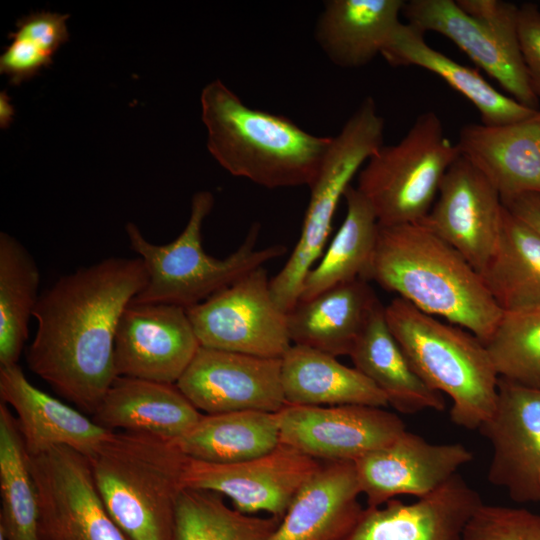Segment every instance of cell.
Segmentation results:
<instances>
[{"mask_svg":"<svg viewBox=\"0 0 540 540\" xmlns=\"http://www.w3.org/2000/svg\"><path fill=\"white\" fill-rule=\"evenodd\" d=\"M40 272L26 247L0 233V366L18 364L40 295Z\"/></svg>","mask_w":540,"mask_h":540,"instance_id":"cell-32","label":"cell"},{"mask_svg":"<svg viewBox=\"0 0 540 540\" xmlns=\"http://www.w3.org/2000/svg\"><path fill=\"white\" fill-rule=\"evenodd\" d=\"M186 310L203 347L281 359L292 345L263 266Z\"/></svg>","mask_w":540,"mask_h":540,"instance_id":"cell-10","label":"cell"},{"mask_svg":"<svg viewBox=\"0 0 540 540\" xmlns=\"http://www.w3.org/2000/svg\"><path fill=\"white\" fill-rule=\"evenodd\" d=\"M0 532L6 540H39L38 497L16 417L0 403Z\"/></svg>","mask_w":540,"mask_h":540,"instance_id":"cell-33","label":"cell"},{"mask_svg":"<svg viewBox=\"0 0 540 540\" xmlns=\"http://www.w3.org/2000/svg\"><path fill=\"white\" fill-rule=\"evenodd\" d=\"M478 430L492 450L488 481L514 501H540V388L499 377L495 409Z\"/></svg>","mask_w":540,"mask_h":540,"instance_id":"cell-17","label":"cell"},{"mask_svg":"<svg viewBox=\"0 0 540 540\" xmlns=\"http://www.w3.org/2000/svg\"><path fill=\"white\" fill-rule=\"evenodd\" d=\"M354 462L321 464L268 540H343L364 508Z\"/></svg>","mask_w":540,"mask_h":540,"instance_id":"cell-22","label":"cell"},{"mask_svg":"<svg viewBox=\"0 0 540 540\" xmlns=\"http://www.w3.org/2000/svg\"><path fill=\"white\" fill-rule=\"evenodd\" d=\"M200 100L207 148L227 172L268 189L311 187L332 137L246 105L219 79L204 87Z\"/></svg>","mask_w":540,"mask_h":540,"instance_id":"cell-3","label":"cell"},{"mask_svg":"<svg viewBox=\"0 0 540 540\" xmlns=\"http://www.w3.org/2000/svg\"><path fill=\"white\" fill-rule=\"evenodd\" d=\"M279 522L232 509L214 492L184 488L177 501L173 540H268Z\"/></svg>","mask_w":540,"mask_h":540,"instance_id":"cell-34","label":"cell"},{"mask_svg":"<svg viewBox=\"0 0 540 540\" xmlns=\"http://www.w3.org/2000/svg\"><path fill=\"white\" fill-rule=\"evenodd\" d=\"M503 210L496 188L460 154L419 223L455 248L481 274L498 242Z\"/></svg>","mask_w":540,"mask_h":540,"instance_id":"cell-14","label":"cell"},{"mask_svg":"<svg viewBox=\"0 0 540 540\" xmlns=\"http://www.w3.org/2000/svg\"><path fill=\"white\" fill-rule=\"evenodd\" d=\"M201 412L277 413L285 405L281 359L200 346L176 383Z\"/></svg>","mask_w":540,"mask_h":540,"instance_id":"cell-16","label":"cell"},{"mask_svg":"<svg viewBox=\"0 0 540 540\" xmlns=\"http://www.w3.org/2000/svg\"><path fill=\"white\" fill-rule=\"evenodd\" d=\"M424 35L417 27L400 22L381 55L393 67H420L443 79L472 103L485 125L513 123L537 111L499 92L478 69L462 65L429 46Z\"/></svg>","mask_w":540,"mask_h":540,"instance_id":"cell-25","label":"cell"},{"mask_svg":"<svg viewBox=\"0 0 540 540\" xmlns=\"http://www.w3.org/2000/svg\"><path fill=\"white\" fill-rule=\"evenodd\" d=\"M281 382L287 405L389 406L385 394L355 367L306 346L292 344L281 358Z\"/></svg>","mask_w":540,"mask_h":540,"instance_id":"cell-28","label":"cell"},{"mask_svg":"<svg viewBox=\"0 0 540 540\" xmlns=\"http://www.w3.org/2000/svg\"><path fill=\"white\" fill-rule=\"evenodd\" d=\"M200 346L186 308L131 302L115 335V372L117 376L176 384Z\"/></svg>","mask_w":540,"mask_h":540,"instance_id":"cell-15","label":"cell"},{"mask_svg":"<svg viewBox=\"0 0 540 540\" xmlns=\"http://www.w3.org/2000/svg\"><path fill=\"white\" fill-rule=\"evenodd\" d=\"M460 156L434 111L418 115L396 144L383 145L358 173L357 190L380 225L420 222L431 209L441 180Z\"/></svg>","mask_w":540,"mask_h":540,"instance_id":"cell-8","label":"cell"},{"mask_svg":"<svg viewBox=\"0 0 540 540\" xmlns=\"http://www.w3.org/2000/svg\"><path fill=\"white\" fill-rule=\"evenodd\" d=\"M35 482L39 540H128L95 486L88 457L57 446L29 456Z\"/></svg>","mask_w":540,"mask_h":540,"instance_id":"cell-11","label":"cell"},{"mask_svg":"<svg viewBox=\"0 0 540 540\" xmlns=\"http://www.w3.org/2000/svg\"><path fill=\"white\" fill-rule=\"evenodd\" d=\"M14 117V107L11 103V99L6 93L2 91L0 93V126L1 128H7Z\"/></svg>","mask_w":540,"mask_h":540,"instance_id":"cell-40","label":"cell"},{"mask_svg":"<svg viewBox=\"0 0 540 540\" xmlns=\"http://www.w3.org/2000/svg\"><path fill=\"white\" fill-rule=\"evenodd\" d=\"M368 280L418 310L466 329L484 344L503 314L480 273L419 222L379 224Z\"/></svg>","mask_w":540,"mask_h":540,"instance_id":"cell-2","label":"cell"},{"mask_svg":"<svg viewBox=\"0 0 540 540\" xmlns=\"http://www.w3.org/2000/svg\"><path fill=\"white\" fill-rule=\"evenodd\" d=\"M213 205L211 192L195 193L185 228L167 244L151 243L134 223L126 224L129 246L143 260L147 272V283L132 302L171 304L187 309L287 251L279 244L256 249L259 225L253 224L244 242L232 254L223 259L210 256L203 249L201 232Z\"/></svg>","mask_w":540,"mask_h":540,"instance_id":"cell-6","label":"cell"},{"mask_svg":"<svg viewBox=\"0 0 540 540\" xmlns=\"http://www.w3.org/2000/svg\"><path fill=\"white\" fill-rule=\"evenodd\" d=\"M456 145L492 183L502 201L540 193V109L504 125L465 124Z\"/></svg>","mask_w":540,"mask_h":540,"instance_id":"cell-21","label":"cell"},{"mask_svg":"<svg viewBox=\"0 0 540 540\" xmlns=\"http://www.w3.org/2000/svg\"><path fill=\"white\" fill-rule=\"evenodd\" d=\"M321 464L280 443L271 452L250 460L215 464L188 459L185 488L228 497L244 514L266 512L281 520L291 502Z\"/></svg>","mask_w":540,"mask_h":540,"instance_id":"cell-12","label":"cell"},{"mask_svg":"<svg viewBox=\"0 0 540 540\" xmlns=\"http://www.w3.org/2000/svg\"><path fill=\"white\" fill-rule=\"evenodd\" d=\"M0 540H6L5 536L3 533L0 532Z\"/></svg>","mask_w":540,"mask_h":540,"instance_id":"cell-41","label":"cell"},{"mask_svg":"<svg viewBox=\"0 0 540 540\" xmlns=\"http://www.w3.org/2000/svg\"><path fill=\"white\" fill-rule=\"evenodd\" d=\"M404 4V0H327L314 38L334 65L360 68L381 55L401 22Z\"/></svg>","mask_w":540,"mask_h":540,"instance_id":"cell-26","label":"cell"},{"mask_svg":"<svg viewBox=\"0 0 540 540\" xmlns=\"http://www.w3.org/2000/svg\"><path fill=\"white\" fill-rule=\"evenodd\" d=\"M515 217L540 234V193H525L502 201Z\"/></svg>","mask_w":540,"mask_h":540,"instance_id":"cell-39","label":"cell"},{"mask_svg":"<svg viewBox=\"0 0 540 540\" xmlns=\"http://www.w3.org/2000/svg\"><path fill=\"white\" fill-rule=\"evenodd\" d=\"M202 415L176 384L117 376L92 419L109 431L143 432L176 441Z\"/></svg>","mask_w":540,"mask_h":540,"instance_id":"cell-23","label":"cell"},{"mask_svg":"<svg viewBox=\"0 0 540 540\" xmlns=\"http://www.w3.org/2000/svg\"><path fill=\"white\" fill-rule=\"evenodd\" d=\"M385 317L420 378L450 398L452 422L478 430L493 413L498 395L499 375L486 345L400 297L385 306Z\"/></svg>","mask_w":540,"mask_h":540,"instance_id":"cell-5","label":"cell"},{"mask_svg":"<svg viewBox=\"0 0 540 540\" xmlns=\"http://www.w3.org/2000/svg\"><path fill=\"white\" fill-rule=\"evenodd\" d=\"M88 459L103 504L128 540H173L189 459L173 441L111 431Z\"/></svg>","mask_w":540,"mask_h":540,"instance_id":"cell-4","label":"cell"},{"mask_svg":"<svg viewBox=\"0 0 540 540\" xmlns=\"http://www.w3.org/2000/svg\"><path fill=\"white\" fill-rule=\"evenodd\" d=\"M385 120L366 97L332 137L310 199L299 239L282 269L270 279L277 305L288 313L298 302L307 273L322 255L339 201L367 160L384 145Z\"/></svg>","mask_w":540,"mask_h":540,"instance_id":"cell-7","label":"cell"},{"mask_svg":"<svg viewBox=\"0 0 540 540\" xmlns=\"http://www.w3.org/2000/svg\"><path fill=\"white\" fill-rule=\"evenodd\" d=\"M147 283L140 257H109L60 277L34 310L30 370L93 415L117 377L114 341L126 307Z\"/></svg>","mask_w":540,"mask_h":540,"instance_id":"cell-1","label":"cell"},{"mask_svg":"<svg viewBox=\"0 0 540 540\" xmlns=\"http://www.w3.org/2000/svg\"><path fill=\"white\" fill-rule=\"evenodd\" d=\"M518 34L529 84L540 101V9L536 4L519 6Z\"/></svg>","mask_w":540,"mask_h":540,"instance_id":"cell-38","label":"cell"},{"mask_svg":"<svg viewBox=\"0 0 540 540\" xmlns=\"http://www.w3.org/2000/svg\"><path fill=\"white\" fill-rule=\"evenodd\" d=\"M354 367L386 396L388 404L405 414L442 411L444 395L417 374L390 330L385 306L377 304L349 354Z\"/></svg>","mask_w":540,"mask_h":540,"instance_id":"cell-27","label":"cell"},{"mask_svg":"<svg viewBox=\"0 0 540 540\" xmlns=\"http://www.w3.org/2000/svg\"><path fill=\"white\" fill-rule=\"evenodd\" d=\"M69 14L40 11L23 16L0 56V73L19 85L51 66L58 49L69 40Z\"/></svg>","mask_w":540,"mask_h":540,"instance_id":"cell-35","label":"cell"},{"mask_svg":"<svg viewBox=\"0 0 540 540\" xmlns=\"http://www.w3.org/2000/svg\"><path fill=\"white\" fill-rule=\"evenodd\" d=\"M379 302L369 282L362 279L298 301L287 313L290 340L335 357L349 356Z\"/></svg>","mask_w":540,"mask_h":540,"instance_id":"cell-24","label":"cell"},{"mask_svg":"<svg viewBox=\"0 0 540 540\" xmlns=\"http://www.w3.org/2000/svg\"><path fill=\"white\" fill-rule=\"evenodd\" d=\"M463 540H540V515L482 503L469 519Z\"/></svg>","mask_w":540,"mask_h":540,"instance_id":"cell-37","label":"cell"},{"mask_svg":"<svg viewBox=\"0 0 540 540\" xmlns=\"http://www.w3.org/2000/svg\"><path fill=\"white\" fill-rule=\"evenodd\" d=\"M482 499L459 474L412 503L392 499L364 508L343 540H463Z\"/></svg>","mask_w":540,"mask_h":540,"instance_id":"cell-19","label":"cell"},{"mask_svg":"<svg viewBox=\"0 0 540 540\" xmlns=\"http://www.w3.org/2000/svg\"><path fill=\"white\" fill-rule=\"evenodd\" d=\"M0 397L14 409L31 457L57 446L89 457L111 432L34 386L18 364L0 366Z\"/></svg>","mask_w":540,"mask_h":540,"instance_id":"cell-20","label":"cell"},{"mask_svg":"<svg viewBox=\"0 0 540 540\" xmlns=\"http://www.w3.org/2000/svg\"><path fill=\"white\" fill-rule=\"evenodd\" d=\"M485 345L499 377L540 388V306L503 312Z\"/></svg>","mask_w":540,"mask_h":540,"instance_id":"cell-36","label":"cell"},{"mask_svg":"<svg viewBox=\"0 0 540 540\" xmlns=\"http://www.w3.org/2000/svg\"><path fill=\"white\" fill-rule=\"evenodd\" d=\"M173 442L187 457L198 461L230 464L250 460L280 444L277 413L203 414L189 432Z\"/></svg>","mask_w":540,"mask_h":540,"instance_id":"cell-29","label":"cell"},{"mask_svg":"<svg viewBox=\"0 0 540 540\" xmlns=\"http://www.w3.org/2000/svg\"><path fill=\"white\" fill-rule=\"evenodd\" d=\"M480 275L503 312L540 306V234L504 207L498 242Z\"/></svg>","mask_w":540,"mask_h":540,"instance_id":"cell-31","label":"cell"},{"mask_svg":"<svg viewBox=\"0 0 540 540\" xmlns=\"http://www.w3.org/2000/svg\"><path fill=\"white\" fill-rule=\"evenodd\" d=\"M345 218L319 262L303 281L299 300L305 301L335 286L362 279L369 282L379 222L354 186L344 194Z\"/></svg>","mask_w":540,"mask_h":540,"instance_id":"cell-30","label":"cell"},{"mask_svg":"<svg viewBox=\"0 0 540 540\" xmlns=\"http://www.w3.org/2000/svg\"><path fill=\"white\" fill-rule=\"evenodd\" d=\"M277 417L280 443L325 462H355L406 430L396 414L366 405L286 404Z\"/></svg>","mask_w":540,"mask_h":540,"instance_id":"cell-13","label":"cell"},{"mask_svg":"<svg viewBox=\"0 0 540 540\" xmlns=\"http://www.w3.org/2000/svg\"><path fill=\"white\" fill-rule=\"evenodd\" d=\"M472 459L461 443H430L406 429L354 466L367 506L378 507L396 496L420 498L435 491Z\"/></svg>","mask_w":540,"mask_h":540,"instance_id":"cell-18","label":"cell"},{"mask_svg":"<svg viewBox=\"0 0 540 540\" xmlns=\"http://www.w3.org/2000/svg\"><path fill=\"white\" fill-rule=\"evenodd\" d=\"M519 6L502 0H410L402 16L451 40L513 99L538 110L518 34Z\"/></svg>","mask_w":540,"mask_h":540,"instance_id":"cell-9","label":"cell"}]
</instances>
